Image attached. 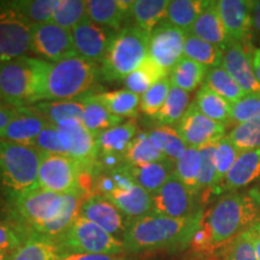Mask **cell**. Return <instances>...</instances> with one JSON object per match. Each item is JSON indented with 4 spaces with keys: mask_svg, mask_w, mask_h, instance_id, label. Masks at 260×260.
Here are the masks:
<instances>
[{
    "mask_svg": "<svg viewBox=\"0 0 260 260\" xmlns=\"http://www.w3.org/2000/svg\"><path fill=\"white\" fill-rule=\"evenodd\" d=\"M105 198L132 220L148 216L153 212L152 194L139 184H134L126 189H116L105 195Z\"/></svg>",
    "mask_w": 260,
    "mask_h": 260,
    "instance_id": "603a6c76",
    "label": "cell"
},
{
    "mask_svg": "<svg viewBox=\"0 0 260 260\" xmlns=\"http://www.w3.org/2000/svg\"><path fill=\"white\" fill-rule=\"evenodd\" d=\"M0 260H11V253L0 252Z\"/></svg>",
    "mask_w": 260,
    "mask_h": 260,
    "instance_id": "94428289",
    "label": "cell"
},
{
    "mask_svg": "<svg viewBox=\"0 0 260 260\" xmlns=\"http://www.w3.org/2000/svg\"><path fill=\"white\" fill-rule=\"evenodd\" d=\"M201 158L199 148L188 147L184 154L175 162V175L183 182L193 193L200 194L199 176H200Z\"/></svg>",
    "mask_w": 260,
    "mask_h": 260,
    "instance_id": "b9f144b4",
    "label": "cell"
},
{
    "mask_svg": "<svg viewBox=\"0 0 260 260\" xmlns=\"http://www.w3.org/2000/svg\"><path fill=\"white\" fill-rule=\"evenodd\" d=\"M162 160H168V158L155 147L148 133H140L136 135L124 155V162L130 167Z\"/></svg>",
    "mask_w": 260,
    "mask_h": 260,
    "instance_id": "74e56055",
    "label": "cell"
},
{
    "mask_svg": "<svg viewBox=\"0 0 260 260\" xmlns=\"http://www.w3.org/2000/svg\"><path fill=\"white\" fill-rule=\"evenodd\" d=\"M209 70V68L204 67L203 64L197 63V61L183 56L172 68L169 79H170L172 86L178 87V88L189 93L197 89L200 84L203 86Z\"/></svg>",
    "mask_w": 260,
    "mask_h": 260,
    "instance_id": "f1b7e54d",
    "label": "cell"
},
{
    "mask_svg": "<svg viewBox=\"0 0 260 260\" xmlns=\"http://www.w3.org/2000/svg\"><path fill=\"white\" fill-rule=\"evenodd\" d=\"M187 32L168 21L161 22L149 37L148 57L158 67L170 73L184 53Z\"/></svg>",
    "mask_w": 260,
    "mask_h": 260,
    "instance_id": "7c38bea8",
    "label": "cell"
},
{
    "mask_svg": "<svg viewBox=\"0 0 260 260\" xmlns=\"http://www.w3.org/2000/svg\"><path fill=\"white\" fill-rule=\"evenodd\" d=\"M148 135L155 147L174 162H176L188 148V146L178 135L176 129L169 125L158 126L152 132H148Z\"/></svg>",
    "mask_w": 260,
    "mask_h": 260,
    "instance_id": "60d3db41",
    "label": "cell"
},
{
    "mask_svg": "<svg viewBox=\"0 0 260 260\" xmlns=\"http://www.w3.org/2000/svg\"><path fill=\"white\" fill-rule=\"evenodd\" d=\"M260 119V95L246 94L239 102L232 104L230 122L241 124Z\"/></svg>",
    "mask_w": 260,
    "mask_h": 260,
    "instance_id": "c3c4849f",
    "label": "cell"
},
{
    "mask_svg": "<svg viewBox=\"0 0 260 260\" xmlns=\"http://www.w3.org/2000/svg\"><path fill=\"white\" fill-rule=\"evenodd\" d=\"M81 99L84 104L81 122L94 136L100 135L105 130L122 123L123 118L112 115L102 103L98 102L93 94H87Z\"/></svg>",
    "mask_w": 260,
    "mask_h": 260,
    "instance_id": "83f0119b",
    "label": "cell"
},
{
    "mask_svg": "<svg viewBox=\"0 0 260 260\" xmlns=\"http://www.w3.org/2000/svg\"><path fill=\"white\" fill-rule=\"evenodd\" d=\"M18 111L19 107L11 106L6 103H0V133L17 116Z\"/></svg>",
    "mask_w": 260,
    "mask_h": 260,
    "instance_id": "db71d44e",
    "label": "cell"
},
{
    "mask_svg": "<svg viewBox=\"0 0 260 260\" xmlns=\"http://www.w3.org/2000/svg\"><path fill=\"white\" fill-rule=\"evenodd\" d=\"M171 88L170 79L164 77V79L158 81L153 86L141 95V103H140V109L141 111L149 117H157L160 112L161 107L164 106L165 100H167L169 90Z\"/></svg>",
    "mask_w": 260,
    "mask_h": 260,
    "instance_id": "7dc6e473",
    "label": "cell"
},
{
    "mask_svg": "<svg viewBox=\"0 0 260 260\" xmlns=\"http://www.w3.org/2000/svg\"><path fill=\"white\" fill-rule=\"evenodd\" d=\"M128 170L136 184L144 188L148 193L154 194L175 174V162L168 159V160L148 162L136 167L128 165Z\"/></svg>",
    "mask_w": 260,
    "mask_h": 260,
    "instance_id": "4316f807",
    "label": "cell"
},
{
    "mask_svg": "<svg viewBox=\"0 0 260 260\" xmlns=\"http://www.w3.org/2000/svg\"><path fill=\"white\" fill-rule=\"evenodd\" d=\"M5 4L32 25L51 22L59 0H16Z\"/></svg>",
    "mask_w": 260,
    "mask_h": 260,
    "instance_id": "e575fe53",
    "label": "cell"
},
{
    "mask_svg": "<svg viewBox=\"0 0 260 260\" xmlns=\"http://www.w3.org/2000/svg\"><path fill=\"white\" fill-rule=\"evenodd\" d=\"M71 32L77 56L92 63H102L113 35L110 29L87 18L71 29Z\"/></svg>",
    "mask_w": 260,
    "mask_h": 260,
    "instance_id": "ac0fdd59",
    "label": "cell"
},
{
    "mask_svg": "<svg viewBox=\"0 0 260 260\" xmlns=\"http://www.w3.org/2000/svg\"><path fill=\"white\" fill-rule=\"evenodd\" d=\"M57 260H134L125 255H107V254H89V253H76L60 251Z\"/></svg>",
    "mask_w": 260,
    "mask_h": 260,
    "instance_id": "f5cc1de1",
    "label": "cell"
},
{
    "mask_svg": "<svg viewBox=\"0 0 260 260\" xmlns=\"http://www.w3.org/2000/svg\"><path fill=\"white\" fill-rule=\"evenodd\" d=\"M223 54L224 50L222 47L201 40L190 32L187 34L186 44H184V57L203 64L209 69H213V68L222 67Z\"/></svg>",
    "mask_w": 260,
    "mask_h": 260,
    "instance_id": "d590c367",
    "label": "cell"
},
{
    "mask_svg": "<svg viewBox=\"0 0 260 260\" xmlns=\"http://www.w3.org/2000/svg\"><path fill=\"white\" fill-rule=\"evenodd\" d=\"M226 136L240 152L260 148V119L236 124Z\"/></svg>",
    "mask_w": 260,
    "mask_h": 260,
    "instance_id": "bcb514c9",
    "label": "cell"
},
{
    "mask_svg": "<svg viewBox=\"0 0 260 260\" xmlns=\"http://www.w3.org/2000/svg\"><path fill=\"white\" fill-rule=\"evenodd\" d=\"M80 216L95 223L122 242L132 222V219H129L118 207L100 194H92L84 199Z\"/></svg>",
    "mask_w": 260,
    "mask_h": 260,
    "instance_id": "9a60e30c",
    "label": "cell"
},
{
    "mask_svg": "<svg viewBox=\"0 0 260 260\" xmlns=\"http://www.w3.org/2000/svg\"><path fill=\"white\" fill-rule=\"evenodd\" d=\"M40 59L57 61L76 57L73 32L70 29L59 27L53 22L31 25V50Z\"/></svg>",
    "mask_w": 260,
    "mask_h": 260,
    "instance_id": "30bf717a",
    "label": "cell"
},
{
    "mask_svg": "<svg viewBox=\"0 0 260 260\" xmlns=\"http://www.w3.org/2000/svg\"><path fill=\"white\" fill-rule=\"evenodd\" d=\"M251 42H230L224 48L222 67L232 75L245 94L260 95V83L256 80L252 64V54L249 50Z\"/></svg>",
    "mask_w": 260,
    "mask_h": 260,
    "instance_id": "e0dca14e",
    "label": "cell"
},
{
    "mask_svg": "<svg viewBox=\"0 0 260 260\" xmlns=\"http://www.w3.org/2000/svg\"><path fill=\"white\" fill-rule=\"evenodd\" d=\"M151 32L129 25L113 32L100 67V76L105 81L124 80L148 57Z\"/></svg>",
    "mask_w": 260,
    "mask_h": 260,
    "instance_id": "5b68a950",
    "label": "cell"
},
{
    "mask_svg": "<svg viewBox=\"0 0 260 260\" xmlns=\"http://www.w3.org/2000/svg\"><path fill=\"white\" fill-rule=\"evenodd\" d=\"M87 18L86 0H59L51 22L71 30Z\"/></svg>",
    "mask_w": 260,
    "mask_h": 260,
    "instance_id": "7bdbcfd3",
    "label": "cell"
},
{
    "mask_svg": "<svg viewBox=\"0 0 260 260\" xmlns=\"http://www.w3.org/2000/svg\"><path fill=\"white\" fill-rule=\"evenodd\" d=\"M194 105L197 109L213 121L225 124L230 122L232 117V104L224 99L213 90L207 88L206 86H201L195 96Z\"/></svg>",
    "mask_w": 260,
    "mask_h": 260,
    "instance_id": "d6a6232c",
    "label": "cell"
},
{
    "mask_svg": "<svg viewBox=\"0 0 260 260\" xmlns=\"http://www.w3.org/2000/svg\"><path fill=\"white\" fill-rule=\"evenodd\" d=\"M260 181V148L241 152L232 170L228 172L214 194L239 191L247 187H253Z\"/></svg>",
    "mask_w": 260,
    "mask_h": 260,
    "instance_id": "ffe728a7",
    "label": "cell"
},
{
    "mask_svg": "<svg viewBox=\"0 0 260 260\" xmlns=\"http://www.w3.org/2000/svg\"><path fill=\"white\" fill-rule=\"evenodd\" d=\"M0 5V51L6 59L23 57L31 50V24L5 3Z\"/></svg>",
    "mask_w": 260,
    "mask_h": 260,
    "instance_id": "4fadbf2b",
    "label": "cell"
},
{
    "mask_svg": "<svg viewBox=\"0 0 260 260\" xmlns=\"http://www.w3.org/2000/svg\"><path fill=\"white\" fill-rule=\"evenodd\" d=\"M203 210L189 218H169L151 213L133 219L126 230L123 245L126 254H138L159 249L190 246Z\"/></svg>",
    "mask_w": 260,
    "mask_h": 260,
    "instance_id": "3957f363",
    "label": "cell"
},
{
    "mask_svg": "<svg viewBox=\"0 0 260 260\" xmlns=\"http://www.w3.org/2000/svg\"><path fill=\"white\" fill-rule=\"evenodd\" d=\"M189 106V93L171 84V88L169 90L164 106L161 107L160 112L158 113L155 119H157V122L160 125L170 126L171 124L178 123L183 118V116L186 115Z\"/></svg>",
    "mask_w": 260,
    "mask_h": 260,
    "instance_id": "f35d334b",
    "label": "cell"
},
{
    "mask_svg": "<svg viewBox=\"0 0 260 260\" xmlns=\"http://www.w3.org/2000/svg\"><path fill=\"white\" fill-rule=\"evenodd\" d=\"M0 219H12L10 205L6 198L2 194V191H0Z\"/></svg>",
    "mask_w": 260,
    "mask_h": 260,
    "instance_id": "6f0895ef",
    "label": "cell"
},
{
    "mask_svg": "<svg viewBox=\"0 0 260 260\" xmlns=\"http://www.w3.org/2000/svg\"><path fill=\"white\" fill-rule=\"evenodd\" d=\"M252 64L256 80L260 83V48H254V51H253Z\"/></svg>",
    "mask_w": 260,
    "mask_h": 260,
    "instance_id": "680465c9",
    "label": "cell"
},
{
    "mask_svg": "<svg viewBox=\"0 0 260 260\" xmlns=\"http://www.w3.org/2000/svg\"><path fill=\"white\" fill-rule=\"evenodd\" d=\"M87 195L82 191L53 193L34 188L9 201L11 218L32 234L57 241L79 217Z\"/></svg>",
    "mask_w": 260,
    "mask_h": 260,
    "instance_id": "7a4b0ae2",
    "label": "cell"
},
{
    "mask_svg": "<svg viewBox=\"0 0 260 260\" xmlns=\"http://www.w3.org/2000/svg\"><path fill=\"white\" fill-rule=\"evenodd\" d=\"M241 152L237 149L233 142L224 136L216 145V152H214V165H216V180H214V187L212 193L217 189V187L224 181L228 172L232 170L235 164L237 157Z\"/></svg>",
    "mask_w": 260,
    "mask_h": 260,
    "instance_id": "f6af8a7d",
    "label": "cell"
},
{
    "mask_svg": "<svg viewBox=\"0 0 260 260\" xmlns=\"http://www.w3.org/2000/svg\"><path fill=\"white\" fill-rule=\"evenodd\" d=\"M50 65L27 56L0 61V93L4 103L25 107L42 102Z\"/></svg>",
    "mask_w": 260,
    "mask_h": 260,
    "instance_id": "277c9868",
    "label": "cell"
},
{
    "mask_svg": "<svg viewBox=\"0 0 260 260\" xmlns=\"http://www.w3.org/2000/svg\"><path fill=\"white\" fill-rule=\"evenodd\" d=\"M135 0H88L87 16L90 21L111 30H121L123 22L132 16Z\"/></svg>",
    "mask_w": 260,
    "mask_h": 260,
    "instance_id": "44dd1931",
    "label": "cell"
},
{
    "mask_svg": "<svg viewBox=\"0 0 260 260\" xmlns=\"http://www.w3.org/2000/svg\"><path fill=\"white\" fill-rule=\"evenodd\" d=\"M60 251L89 254L125 255L122 241L110 235L95 223L80 216L57 240Z\"/></svg>",
    "mask_w": 260,
    "mask_h": 260,
    "instance_id": "ba28073f",
    "label": "cell"
},
{
    "mask_svg": "<svg viewBox=\"0 0 260 260\" xmlns=\"http://www.w3.org/2000/svg\"><path fill=\"white\" fill-rule=\"evenodd\" d=\"M31 147L37 149L40 153L67 155V152H65L63 142H61L60 139L59 130L56 125L52 124H48L46 128L42 130Z\"/></svg>",
    "mask_w": 260,
    "mask_h": 260,
    "instance_id": "f907efd6",
    "label": "cell"
},
{
    "mask_svg": "<svg viewBox=\"0 0 260 260\" xmlns=\"http://www.w3.org/2000/svg\"><path fill=\"white\" fill-rule=\"evenodd\" d=\"M136 135H138V124L134 119L122 122L121 124L105 130L96 136L99 155L100 157L113 155V157L124 158L130 144Z\"/></svg>",
    "mask_w": 260,
    "mask_h": 260,
    "instance_id": "cb8c5ba5",
    "label": "cell"
},
{
    "mask_svg": "<svg viewBox=\"0 0 260 260\" xmlns=\"http://www.w3.org/2000/svg\"><path fill=\"white\" fill-rule=\"evenodd\" d=\"M40 157L30 146L0 140V191L8 197V203L38 187Z\"/></svg>",
    "mask_w": 260,
    "mask_h": 260,
    "instance_id": "8992f818",
    "label": "cell"
},
{
    "mask_svg": "<svg viewBox=\"0 0 260 260\" xmlns=\"http://www.w3.org/2000/svg\"><path fill=\"white\" fill-rule=\"evenodd\" d=\"M0 103H4V100H3V95H2V93H0Z\"/></svg>",
    "mask_w": 260,
    "mask_h": 260,
    "instance_id": "be15d7a7",
    "label": "cell"
},
{
    "mask_svg": "<svg viewBox=\"0 0 260 260\" xmlns=\"http://www.w3.org/2000/svg\"><path fill=\"white\" fill-rule=\"evenodd\" d=\"M260 218V206L249 190L232 191L220 197L201 214L190 246L198 252H213L235 241Z\"/></svg>",
    "mask_w": 260,
    "mask_h": 260,
    "instance_id": "6da1fadb",
    "label": "cell"
},
{
    "mask_svg": "<svg viewBox=\"0 0 260 260\" xmlns=\"http://www.w3.org/2000/svg\"><path fill=\"white\" fill-rule=\"evenodd\" d=\"M216 5L230 42L247 44L252 34V2L218 0Z\"/></svg>",
    "mask_w": 260,
    "mask_h": 260,
    "instance_id": "d6986e66",
    "label": "cell"
},
{
    "mask_svg": "<svg viewBox=\"0 0 260 260\" xmlns=\"http://www.w3.org/2000/svg\"><path fill=\"white\" fill-rule=\"evenodd\" d=\"M190 34L209 42V44L222 47L223 50L230 44L222 18L219 16L218 9H217L216 2L207 3L199 17L195 21Z\"/></svg>",
    "mask_w": 260,
    "mask_h": 260,
    "instance_id": "d4e9b609",
    "label": "cell"
},
{
    "mask_svg": "<svg viewBox=\"0 0 260 260\" xmlns=\"http://www.w3.org/2000/svg\"><path fill=\"white\" fill-rule=\"evenodd\" d=\"M248 190L253 197V199L255 200V203L260 206V181L258 182V183H255L254 186H253L251 189H248Z\"/></svg>",
    "mask_w": 260,
    "mask_h": 260,
    "instance_id": "91938a15",
    "label": "cell"
},
{
    "mask_svg": "<svg viewBox=\"0 0 260 260\" xmlns=\"http://www.w3.org/2000/svg\"><path fill=\"white\" fill-rule=\"evenodd\" d=\"M59 253L57 241L32 234L23 245L11 253V260H57Z\"/></svg>",
    "mask_w": 260,
    "mask_h": 260,
    "instance_id": "4dcf8cb0",
    "label": "cell"
},
{
    "mask_svg": "<svg viewBox=\"0 0 260 260\" xmlns=\"http://www.w3.org/2000/svg\"><path fill=\"white\" fill-rule=\"evenodd\" d=\"M40 155L39 188L60 194L82 191L80 189V182L86 167L68 155L47 153H40Z\"/></svg>",
    "mask_w": 260,
    "mask_h": 260,
    "instance_id": "9c48e42d",
    "label": "cell"
},
{
    "mask_svg": "<svg viewBox=\"0 0 260 260\" xmlns=\"http://www.w3.org/2000/svg\"><path fill=\"white\" fill-rule=\"evenodd\" d=\"M98 102H100L112 115L119 118H132L138 113L141 103V96L128 89H118L113 92H104L93 94Z\"/></svg>",
    "mask_w": 260,
    "mask_h": 260,
    "instance_id": "f546056e",
    "label": "cell"
},
{
    "mask_svg": "<svg viewBox=\"0 0 260 260\" xmlns=\"http://www.w3.org/2000/svg\"><path fill=\"white\" fill-rule=\"evenodd\" d=\"M216 144H210L199 148L201 167L199 176V190L200 193H211L214 187L216 180V165H214V152Z\"/></svg>",
    "mask_w": 260,
    "mask_h": 260,
    "instance_id": "681fc988",
    "label": "cell"
},
{
    "mask_svg": "<svg viewBox=\"0 0 260 260\" xmlns=\"http://www.w3.org/2000/svg\"><path fill=\"white\" fill-rule=\"evenodd\" d=\"M247 235L249 236V239L252 240L253 245H254L256 255L260 260V218L253 224V225L247 230Z\"/></svg>",
    "mask_w": 260,
    "mask_h": 260,
    "instance_id": "11a10c76",
    "label": "cell"
},
{
    "mask_svg": "<svg viewBox=\"0 0 260 260\" xmlns=\"http://www.w3.org/2000/svg\"><path fill=\"white\" fill-rule=\"evenodd\" d=\"M209 2L205 0H171L167 10V21L187 34Z\"/></svg>",
    "mask_w": 260,
    "mask_h": 260,
    "instance_id": "1f68e13d",
    "label": "cell"
},
{
    "mask_svg": "<svg viewBox=\"0 0 260 260\" xmlns=\"http://www.w3.org/2000/svg\"><path fill=\"white\" fill-rule=\"evenodd\" d=\"M25 107L44 118L48 124L60 125L67 122L81 121L84 104L82 99L58 100V102H40Z\"/></svg>",
    "mask_w": 260,
    "mask_h": 260,
    "instance_id": "484cf974",
    "label": "cell"
},
{
    "mask_svg": "<svg viewBox=\"0 0 260 260\" xmlns=\"http://www.w3.org/2000/svg\"><path fill=\"white\" fill-rule=\"evenodd\" d=\"M59 130L61 142L68 157L81 162L83 167L96 169L99 155L96 136H94L81 121H71L56 125Z\"/></svg>",
    "mask_w": 260,
    "mask_h": 260,
    "instance_id": "2e32d148",
    "label": "cell"
},
{
    "mask_svg": "<svg viewBox=\"0 0 260 260\" xmlns=\"http://www.w3.org/2000/svg\"><path fill=\"white\" fill-rule=\"evenodd\" d=\"M164 77H168L167 71L162 70L151 58L147 57L138 69L125 77V89L141 96L154 83H157L158 81L162 80Z\"/></svg>",
    "mask_w": 260,
    "mask_h": 260,
    "instance_id": "8d00e7d4",
    "label": "cell"
},
{
    "mask_svg": "<svg viewBox=\"0 0 260 260\" xmlns=\"http://www.w3.org/2000/svg\"><path fill=\"white\" fill-rule=\"evenodd\" d=\"M203 84L224 98L230 104L239 102L241 98L246 95L245 92L240 88L239 84L233 79L232 75L228 73L223 67L210 69Z\"/></svg>",
    "mask_w": 260,
    "mask_h": 260,
    "instance_id": "ab89813d",
    "label": "cell"
},
{
    "mask_svg": "<svg viewBox=\"0 0 260 260\" xmlns=\"http://www.w3.org/2000/svg\"><path fill=\"white\" fill-rule=\"evenodd\" d=\"M47 125L48 123L44 118L28 107H19L17 116L0 133V140L31 147L40 133Z\"/></svg>",
    "mask_w": 260,
    "mask_h": 260,
    "instance_id": "7402d4cb",
    "label": "cell"
},
{
    "mask_svg": "<svg viewBox=\"0 0 260 260\" xmlns=\"http://www.w3.org/2000/svg\"><path fill=\"white\" fill-rule=\"evenodd\" d=\"M252 32L260 38V0L252 2Z\"/></svg>",
    "mask_w": 260,
    "mask_h": 260,
    "instance_id": "9f6ffc18",
    "label": "cell"
},
{
    "mask_svg": "<svg viewBox=\"0 0 260 260\" xmlns=\"http://www.w3.org/2000/svg\"><path fill=\"white\" fill-rule=\"evenodd\" d=\"M31 235L30 230L17 220L0 219V252H15Z\"/></svg>",
    "mask_w": 260,
    "mask_h": 260,
    "instance_id": "ee69618b",
    "label": "cell"
},
{
    "mask_svg": "<svg viewBox=\"0 0 260 260\" xmlns=\"http://www.w3.org/2000/svg\"><path fill=\"white\" fill-rule=\"evenodd\" d=\"M3 60H8V59H6V58L4 57V54H3V52L0 51V61H3Z\"/></svg>",
    "mask_w": 260,
    "mask_h": 260,
    "instance_id": "6125c7cd",
    "label": "cell"
},
{
    "mask_svg": "<svg viewBox=\"0 0 260 260\" xmlns=\"http://www.w3.org/2000/svg\"><path fill=\"white\" fill-rule=\"evenodd\" d=\"M169 0H135L132 16L136 27L152 32L167 17Z\"/></svg>",
    "mask_w": 260,
    "mask_h": 260,
    "instance_id": "836d02e7",
    "label": "cell"
},
{
    "mask_svg": "<svg viewBox=\"0 0 260 260\" xmlns=\"http://www.w3.org/2000/svg\"><path fill=\"white\" fill-rule=\"evenodd\" d=\"M224 260H259L252 240L243 233L225 248Z\"/></svg>",
    "mask_w": 260,
    "mask_h": 260,
    "instance_id": "816d5d0a",
    "label": "cell"
},
{
    "mask_svg": "<svg viewBox=\"0 0 260 260\" xmlns=\"http://www.w3.org/2000/svg\"><path fill=\"white\" fill-rule=\"evenodd\" d=\"M152 213L169 218H189L203 210L197 206V195L175 174L160 189L152 194Z\"/></svg>",
    "mask_w": 260,
    "mask_h": 260,
    "instance_id": "8fae6325",
    "label": "cell"
},
{
    "mask_svg": "<svg viewBox=\"0 0 260 260\" xmlns=\"http://www.w3.org/2000/svg\"><path fill=\"white\" fill-rule=\"evenodd\" d=\"M99 76L98 65L79 56L51 63L42 102L81 99L88 94Z\"/></svg>",
    "mask_w": 260,
    "mask_h": 260,
    "instance_id": "52a82bcc",
    "label": "cell"
},
{
    "mask_svg": "<svg viewBox=\"0 0 260 260\" xmlns=\"http://www.w3.org/2000/svg\"><path fill=\"white\" fill-rule=\"evenodd\" d=\"M175 129L188 147L201 148L223 139L226 125L203 115L194 104H190L186 115Z\"/></svg>",
    "mask_w": 260,
    "mask_h": 260,
    "instance_id": "5bb4252c",
    "label": "cell"
}]
</instances>
